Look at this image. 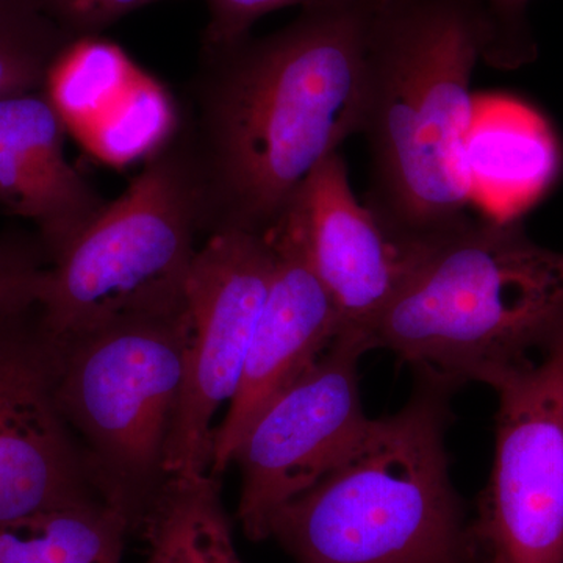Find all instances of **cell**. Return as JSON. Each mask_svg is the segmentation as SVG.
<instances>
[{
	"label": "cell",
	"instance_id": "7c38bea8",
	"mask_svg": "<svg viewBox=\"0 0 563 563\" xmlns=\"http://www.w3.org/2000/svg\"><path fill=\"white\" fill-rule=\"evenodd\" d=\"M288 209L301 225L314 273L335 303L340 335L355 336L365 346L366 333L401 290L418 246L395 239L355 198L342 152L314 169Z\"/></svg>",
	"mask_w": 563,
	"mask_h": 563
},
{
	"label": "cell",
	"instance_id": "8992f818",
	"mask_svg": "<svg viewBox=\"0 0 563 563\" xmlns=\"http://www.w3.org/2000/svg\"><path fill=\"white\" fill-rule=\"evenodd\" d=\"M190 321L181 312L128 318L65 344L57 402L99 496L131 532L166 484V454L184 384Z\"/></svg>",
	"mask_w": 563,
	"mask_h": 563
},
{
	"label": "cell",
	"instance_id": "9c48e42d",
	"mask_svg": "<svg viewBox=\"0 0 563 563\" xmlns=\"http://www.w3.org/2000/svg\"><path fill=\"white\" fill-rule=\"evenodd\" d=\"M361 340L339 335L284 388L244 433L232 463L242 473L239 520L252 542L269 539L274 517L347 457L369 426L358 387Z\"/></svg>",
	"mask_w": 563,
	"mask_h": 563
},
{
	"label": "cell",
	"instance_id": "5b68a950",
	"mask_svg": "<svg viewBox=\"0 0 563 563\" xmlns=\"http://www.w3.org/2000/svg\"><path fill=\"white\" fill-rule=\"evenodd\" d=\"M203 229L190 136L172 139L52 258L36 303L41 324L68 343L128 318L181 312Z\"/></svg>",
	"mask_w": 563,
	"mask_h": 563
},
{
	"label": "cell",
	"instance_id": "4fadbf2b",
	"mask_svg": "<svg viewBox=\"0 0 563 563\" xmlns=\"http://www.w3.org/2000/svg\"><path fill=\"white\" fill-rule=\"evenodd\" d=\"M66 133L46 92L0 99V207L36 225L49 262L107 203L70 165Z\"/></svg>",
	"mask_w": 563,
	"mask_h": 563
},
{
	"label": "cell",
	"instance_id": "277c9868",
	"mask_svg": "<svg viewBox=\"0 0 563 563\" xmlns=\"http://www.w3.org/2000/svg\"><path fill=\"white\" fill-rule=\"evenodd\" d=\"M454 391L417 376L406 406L369 421L347 457L274 517L269 539L296 563H476L444 443Z\"/></svg>",
	"mask_w": 563,
	"mask_h": 563
},
{
	"label": "cell",
	"instance_id": "9a60e30c",
	"mask_svg": "<svg viewBox=\"0 0 563 563\" xmlns=\"http://www.w3.org/2000/svg\"><path fill=\"white\" fill-rule=\"evenodd\" d=\"M140 532L147 542L144 563H243L211 473L166 481Z\"/></svg>",
	"mask_w": 563,
	"mask_h": 563
},
{
	"label": "cell",
	"instance_id": "ba28073f",
	"mask_svg": "<svg viewBox=\"0 0 563 563\" xmlns=\"http://www.w3.org/2000/svg\"><path fill=\"white\" fill-rule=\"evenodd\" d=\"M273 268L268 232H213L196 254L185 287L190 335L166 454L168 479L210 473L211 421L242 380Z\"/></svg>",
	"mask_w": 563,
	"mask_h": 563
},
{
	"label": "cell",
	"instance_id": "5bb4252c",
	"mask_svg": "<svg viewBox=\"0 0 563 563\" xmlns=\"http://www.w3.org/2000/svg\"><path fill=\"white\" fill-rule=\"evenodd\" d=\"M470 201L495 221H515L550 190L561 146L539 111L507 96L476 98L463 144Z\"/></svg>",
	"mask_w": 563,
	"mask_h": 563
},
{
	"label": "cell",
	"instance_id": "e0dca14e",
	"mask_svg": "<svg viewBox=\"0 0 563 563\" xmlns=\"http://www.w3.org/2000/svg\"><path fill=\"white\" fill-rule=\"evenodd\" d=\"M70 41L35 0H0V99L43 91Z\"/></svg>",
	"mask_w": 563,
	"mask_h": 563
},
{
	"label": "cell",
	"instance_id": "52a82bcc",
	"mask_svg": "<svg viewBox=\"0 0 563 563\" xmlns=\"http://www.w3.org/2000/svg\"><path fill=\"white\" fill-rule=\"evenodd\" d=\"M490 387L495 457L470 523L476 563H563V340Z\"/></svg>",
	"mask_w": 563,
	"mask_h": 563
},
{
	"label": "cell",
	"instance_id": "7a4b0ae2",
	"mask_svg": "<svg viewBox=\"0 0 563 563\" xmlns=\"http://www.w3.org/2000/svg\"><path fill=\"white\" fill-rule=\"evenodd\" d=\"M488 47L476 0L377 2L358 133L372 166L365 206L407 246L472 220L463 144L476 103L473 70Z\"/></svg>",
	"mask_w": 563,
	"mask_h": 563
},
{
	"label": "cell",
	"instance_id": "2e32d148",
	"mask_svg": "<svg viewBox=\"0 0 563 563\" xmlns=\"http://www.w3.org/2000/svg\"><path fill=\"white\" fill-rule=\"evenodd\" d=\"M131 526L102 499L0 525V563H122Z\"/></svg>",
	"mask_w": 563,
	"mask_h": 563
},
{
	"label": "cell",
	"instance_id": "3957f363",
	"mask_svg": "<svg viewBox=\"0 0 563 563\" xmlns=\"http://www.w3.org/2000/svg\"><path fill=\"white\" fill-rule=\"evenodd\" d=\"M563 340V252L520 221L470 220L421 244L401 290L365 336L417 376L492 385Z\"/></svg>",
	"mask_w": 563,
	"mask_h": 563
},
{
	"label": "cell",
	"instance_id": "6da1fadb",
	"mask_svg": "<svg viewBox=\"0 0 563 563\" xmlns=\"http://www.w3.org/2000/svg\"><path fill=\"white\" fill-rule=\"evenodd\" d=\"M377 2L314 3L272 35L209 51L190 136L206 231L268 232L314 169L361 133Z\"/></svg>",
	"mask_w": 563,
	"mask_h": 563
},
{
	"label": "cell",
	"instance_id": "30bf717a",
	"mask_svg": "<svg viewBox=\"0 0 563 563\" xmlns=\"http://www.w3.org/2000/svg\"><path fill=\"white\" fill-rule=\"evenodd\" d=\"M63 354L36 307L0 318V525L102 499L58 407Z\"/></svg>",
	"mask_w": 563,
	"mask_h": 563
},
{
	"label": "cell",
	"instance_id": "44dd1931",
	"mask_svg": "<svg viewBox=\"0 0 563 563\" xmlns=\"http://www.w3.org/2000/svg\"><path fill=\"white\" fill-rule=\"evenodd\" d=\"M209 24L206 31L207 51L222 49L247 36L261 18L285 7H309L331 0H206Z\"/></svg>",
	"mask_w": 563,
	"mask_h": 563
},
{
	"label": "cell",
	"instance_id": "d6986e66",
	"mask_svg": "<svg viewBox=\"0 0 563 563\" xmlns=\"http://www.w3.org/2000/svg\"><path fill=\"white\" fill-rule=\"evenodd\" d=\"M483 10L490 49L485 62L496 68L514 69L536 58V41L529 29L526 10L529 0H476Z\"/></svg>",
	"mask_w": 563,
	"mask_h": 563
},
{
	"label": "cell",
	"instance_id": "8fae6325",
	"mask_svg": "<svg viewBox=\"0 0 563 563\" xmlns=\"http://www.w3.org/2000/svg\"><path fill=\"white\" fill-rule=\"evenodd\" d=\"M274 268L268 295L235 396L213 433L210 473L232 465L236 446L257 415L306 373L336 336L342 321L307 254L301 225L287 209L269 229Z\"/></svg>",
	"mask_w": 563,
	"mask_h": 563
},
{
	"label": "cell",
	"instance_id": "ac0fdd59",
	"mask_svg": "<svg viewBox=\"0 0 563 563\" xmlns=\"http://www.w3.org/2000/svg\"><path fill=\"white\" fill-rule=\"evenodd\" d=\"M47 266L40 239L0 236V318L36 307Z\"/></svg>",
	"mask_w": 563,
	"mask_h": 563
},
{
	"label": "cell",
	"instance_id": "ffe728a7",
	"mask_svg": "<svg viewBox=\"0 0 563 563\" xmlns=\"http://www.w3.org/2000/svg\"><path fill=\"white\" fill-rule=\"evenodd\" d=\"M158 0H35L70 38L99 36L121 18Z\"/></svg>",
	"mask_w": 563,
	"mask_h": 563
}]
</instances>
